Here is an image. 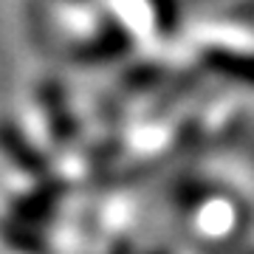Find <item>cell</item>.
<instances>
[{"label": "cell", "instance_id": "cell-1", "mask_svg": "<svg viewBox=\"0 0 254 254\" xmlns=\"http://www.w3.org/2000/svg\"><path fill=\"white\" fill-rule=\"evenodd\" d=\"M206 65L215 68L223 76H232L237 82H249L254 85V57H240V54H229V51H220V54H209Z\"/></svg>", "mask_w": 254, "mask_h": 254}]
</instances>
